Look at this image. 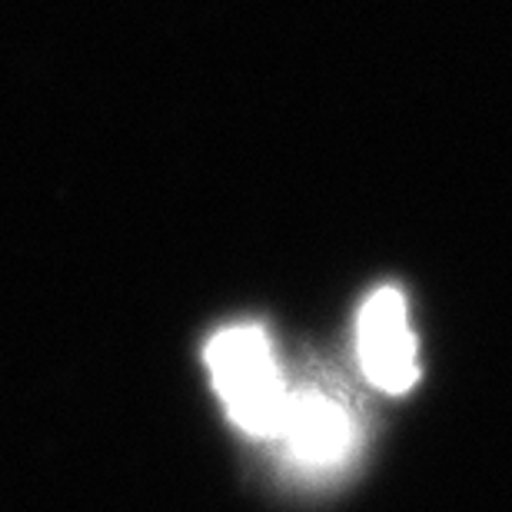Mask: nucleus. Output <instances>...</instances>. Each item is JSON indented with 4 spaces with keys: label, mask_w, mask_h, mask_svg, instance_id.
Returning a JSON list of instances; mask_svg holds the SVG:
<instances>
[{
    "label": "nucleus",
    "mask_w": 512,
    "mask_h": 512,
    "mask_svg": "<svg viewBox=\"0 0 512 512\" xmlns=\"http://www.w3.org/2000/svg\"><path fill=\"white\" fill-rule=\"evenodd\" d=\"M207 366L233 423L247 436L276 439L290 386L276 366L273 343L263 326L237 323L220 330L207 343Z\"/></svg>",
    "instance_id": "1"
},
{
    "label": "nucleus",
    "mask_w": 512,
    "mask_h": 512,
    "mask_svg": "<svg viewBox=\"0 0 512 512\" xmlns=\"http://www.w3.org/2000/svg\"><path fill=\"white\" fill-rule=\"evenodd\" d=\"M356 360L363 376L386 396H406L419 383L416 336L409 333L406 296L380 286L356 316Z\"/></svg>",
    "instance_id": "2"
},
{
    "label": "nucleus",
    "mask_w": 512,
    "mask_h": 512,
    "mask_svg": "<svg viewBox=\"0 0 512 512\" xmlns=\"http://www.w3.org/2000/svg\"><path fill=\"white\" fill-rule=\"evenodd\" d=\"M356 436H360L356 419L336 396L316 386H303L296 393L290 389L276 439L300 469L326 473L333 466H343L353 456Z\"/></svg>",
    "instance_id": "3"
}]
</instances>
